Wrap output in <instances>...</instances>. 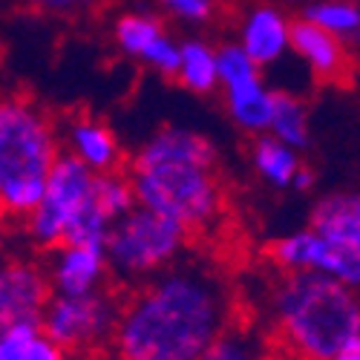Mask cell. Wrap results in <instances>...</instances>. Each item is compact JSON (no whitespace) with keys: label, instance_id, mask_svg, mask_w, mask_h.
Instances as JSON below:
<instances>
[{"label":"cell","instance_id":"cell-1","mask_svg":"<svg viewBox=\"0 0 360 360\" xmlns=\"http://www.w3.org/2000/svg\"><path fill=\"white\" fill-rule=\"evenodd\" d=\"M233 320L236 303L225 271L205 257L185 254L130 291L110 360H202Z\"/></svg>","mask_w":360,"mask_h":360},{"label":"cell","instance_id":"cell-2","mask_svg":"<svg viewBox=\"0 0 360 360\" xmlns=\"http://www.w3.org/2000/svg\"><path fill=\"white\" fill-rule=\"evenodd\" d=\"M139 205L182 222L191 233L211 231L225 211L217 150L202 133L159 130L127 167Z\"/></svg>","mask_w":360,"mask_h":360},{"label":"cell","instance_id":"cell-3","mask_svg":"<svg viewBox=\"0 0 360 360\" xmlns=\"http://www.w3.org/2000/svg\"><path fill=\"white\" fill-rule=\"evenodd\" d=\"M265 309L277 340L297 360H335L360 335V291L314 271H277Z\"/></svg>","mask_w":360,"mask_h":360},{"label":"cell","instance_id":"cell-4","mask_svg":"<svg viewBox=\"0 0 360 360\" xmlns=\"http://www.w3.org/2000/svg\"><path fill=\"white\" fill-rule=\"evenodd\" d=\"M58 156V130L41 104L26 96L6 98L0 107V205L6 217H32Z\"/></svg>","mask_w":360,"mask_h":360},{"label":"cell","instance_id":"cell-5","mask_svg":"<svg viewBox=\"0 0 360 360\" xmlns=\"http://www.w3.org/2000/svg\"><path fill=\"white\" fill-rule=\"evenodd\" d=\"M191 231L159 211L136 205L127 217L112 222L107 236V262L115 283L141 285L188 254Z\"/></svg>","mask_w":360,"mask_h":360},{"label":"cell","instance_id":"cell-6","mask_svg":"<svg viewBox=\"0 0 360 360\" xmlns=\"http://www.w3.org/2000/svg\"><path fill=\"white\" fill-rule=\"evenodd\" d=\"M122 300L110 288L93 294H55L41 320L44 332L67 352L70 360H86L89 354L112 346L115 326L122 317Z\"/></svg>","mask_w":360,"mask_h":360},{"label":"cell","instance_id":"cell-7","mask_svg":"<svg viewBox=\"0 0 360 360\" xmlns=\"http://www.w3.org/2000/svg\"><path fill=\"white\" fill-rule=\"evenodd\" d=\"M96 179L98 173L89 170L78 156H58L41 205L23 222V231L32 239V245L52 251L67 243L72 222L96 202Z\"/></svg>","mask_w":360,"mask_h":360},{"label":"cell","instance_id":"cell-8","mask_svg":"<svg viewBox=\"0 0 360 360\" xmlns=\"http://www.w3.org/2000/svg\"><path fill=\"white\" fill-rule=\"evenodd\" d=\"M265 257L277 271H314L360 291V248L320 233L311 225L274 239Z\"/></svg>","mask_w":360,"mask_h":360},{"label":"cell","instance_id":"cell-9","mask_svg":"<svg viewBox=\"0 0 360 360\" xmlns=\"http://www.w3.org/2000/svg\"><path fill=\"white\" fill-rule=\"evenodd\" d=\"M55 288L46 265L29 259H9L0 271V326L41 323Z\"/></svg>","mask_w":360,"mask_h":360},{"label":"cell","instance_id":"cell-10","mask_svg":"<svg viewBox=\"0 0 360 360\" xmlns=\"http://www.w3.org/2000/svg\"><path fill=\"white\" fill-rule=\"evenodd\" d=\"M46 274L52 280L55 294H70V297L107 288V277H112L104 248L70 245V243L49 251Z\"/></svg>","mask_w":360,"mask_h":360},{"label":"cell","instance_id":"cell-11","mask_svg":"<svg viewBox=\"0 0 360 360\" xmlns=\"http://www.w3.org/2000/svg\"><path fill=\"white\" fill-rule=\"evenodd\" d=\"M291 46L314 70L317 78L332 81V84L346 81L352 61H349V52L343 46V38L332 35L328 29L303 18V20L291 23Z\"/></svg>","mask_w":360,"mask_h":360},{"label":"cell","instance_id":"cell-12","mask_svg":"<svg viewBox=\"0 0 360 360\" xmlns=\"http://www.w3.org/2000/svg\"><path fill=\"white\" fill-rule=\"evenodd\" d=\"M239 44L254 58L259 67H268L283 58V52L291 46V23L285 15L274 6H257L248 12L243 23V38Z\"/></svg>","mask_w":360,"mask_h":360},{"label":"cell","instance_id":"cell-13","mask_svg":"<svg viewBox=\"0 0 360 360\" xmlns=\"http://www.w3.org/2000/svg\"><path fill=\"white\" fill-rule=\"evenodd\" d=\"M67 144L70 153L78 156L89 170L112 173L122 170V150L107 124L96 122L89 115H78L67 124Z\"/></svg>","mask_w":360,"mask_h":360},{"label":"cell","instance_id":"cell-14","mask_svg":"<svg viewBox=\"0 0 360 360\" xmlns=\"http://www.w3.org/2000/svg\"><path fill=\"white\" fill-rule=\"evenodd\" d=\"M309 225L360 248V191H338L323 196L309 217Z\"/></svg>","mask_w":360,"mask_h":360},{"label":"cell","instance_id":"cell-15","mask_svg":"<svg viewBox=\"0 0 360 360\" xmlns=\"http://www.w3.org/2000/svg\"><path fill=\"white\" fill-rule=\"evenodd\" d=\"M225 98L233 122L248 133H265L271 130L274 118V93H268L259 75L243 78L225 86Z\"/></svg>","mask_w":360,"mask_h":360},{"label":"cell","instance_id":"cell-16","mask_svg":"<svg viewBox=\"0 0 360 360\" xmlns=\"http://www.w3.org/2000/svg\"><path fill=\"white\" fill-rule=\"evenodd\" d=\"M0 360H70L41 323L0 326Z\"/></svg>","mask_w":360,"mask_h":360},{"label":"cell","instance_id":"cell-17","mask_svg":"<svg viewBox=\"0 0 360 360\" xmlns=\"http://www.w3.org/2000/svg\"><path fill=\"white\" fill-rule=\"evenodd\" d=\"M251 162H254L257 173L274 188H294V176L303 167V162L297 159V147L285 144L274 133L254 141Z\"/></svg>","mask_w":360,"mask_h":360},{"label":"cell","instance_id":"cell-18","mask_svg":"<svg viewBox=\"0 0 360 360\" xmlns=\"http://www.w3.org/2000/svg\"><path fill=\"white\" fill-rule=\"evenodd\" d=\"M179 81H182L193 93H214L219 81V61L217 49H211L205 41H188L182 44V70H179Z\"/></svg>","mask_w":360,"mask_h":360},{"label":"cell","instance_id":"cell-19","mask_svg":"<svg viewBox=\"0 0 360 360\" xmlns=\"http://www.w3.org/2000/svg\"><path fill=\"white\" fill-rule=\"evenodd\" d=\"M202 360H265V340L254 326L233 320L225 332L207 346Z\"/></svg>","mask_w":360,"mask_h":360},{"label":"cell","instance_id":"cell-20","mask_svg":"<svg viewBox=\"0 0 360 360\" xmlns=\"http://www.w3.org/2000/svg\"><path fill=\"white\" fill-rule=\"evenodd\" d=\"M271 133L297 150H303L309 144V112H306V104L297 96L283 93V89L274 93Z\"/></svg>","mask_w":360,"mask_h":360},{"label":"cell","instance_id":"cell-21","mask_svg":"<svg viewBox=\"0 0 360 360\" xmlns=\"http://www.w3.org/2000/svg\"><path fill=\"white\" fill-rule=\"evenodd\" d=\"M96 202L107 214L110 222H118L122 217H127L133 207L139 205L136 199V188L127 170H112V173H98L96 179Z\"/></svg>","mask_w":360,"mask_h":360},{"label":"cell","instance_id":"cell-22","mask_svg":"<svg viewBox=\"0 0 360 360\" xmlns=\"http://www.w3.org/2000/svg\"><path fill=\"white\" fill-rule=\"evenodd\" d=\"M306 20L328 29L338 38H357L360 35V6L354 0H323L306 9Z\"/></svg>","mask_w":360,"mask_h":360},{"label":"cell","instance_id":"cell-23","mask_svg":"<svg viewBox=\"0 0 360 360\" xmlns=\"http://www.w3.org/2000/svg\"><path fill=\"white\" fill-rule=\"evenodd\" d=\"M162 32V26L153 15H144V12H130L124 18H118L115 23V41L127 55L133 58H141L147 52V46L153 44Z\"/></svg>","mask_w":360,"mask_h":360},{"label":"cell","instance_id":"cell-24","mask_svg":"<svg viewBox=\"0 0 360 360\" xmlns=\"http://www.w3.org/2000/svg\"><path fill=\"white\" fill-rule=\"evenodd\" d=\"M217 61H219V81L222 86L228 84H236L243 78H251V75H259V64L245 52L243 44H225L217 49Z\"/></svg>","mask_w":360,"mask_h":360},{"label":"cell","instance_id":"cell-25","mask_svg":"<svg viewBox=\"0 0 360 360\" xmlns=\"http://www.w3.org/2000/svg\"><path fill=\"white\" fill-rule=\"evenodd\" d=\"M141 61L150 64L156 72L179 78V70H182V46L176 41H170L167 35H159L153 44L147 46V52L141 55Z\"/></svg>","mask_w":360,"mask_h":360},{"label":"cell","instance_id":"cell-26","mask_svg":"<svg viewBox=\"0 0 360 360\" xmlns=\"http://www.w3.org/2000/svg\"><path fill=\"white\" fill-rule=\"evenodd\" d=\"M162 4L167 12L185 20H207L214 12V0H162Z\"/></svg>","mask_w":360,"mask_h":360},{"label":"cell","instance_id":"cell-27","mask_svg":"<svg viewBox=\"0 0 360 360\" xmlns=\"http://www.w3.org/2000/svg\"><path fill=\"white\" fill-rule=\"evenodd\" d=\"M335 360H360V335H357L354 340H349V343L343 346V352H340Z\"/></svg>","mask_w":360,"mask_h":360},{"label":"cell","instance_id":"cell-28","mask_svg":"<svg viewBox=\"0 0 360 360\" xmlns=\"http://www.w3.org/2000/svg\"><path fill=\"white\" fill-rule=\"evenodd\" d=\"M311 182H314V173H311L309 167H300V173L294 176V188H297V191H309Z\"/></svg>","mask_w":360,"mask_h":360},{"label":"cell","instance_id":"cell-29","mask_svg":"<svg viewBox=\"0 0 360 360\" xmlns=\"http://www.w3.org/2000/svg\"><path fill=\"white\" fill-rule=\"evenodd\" d=\"M29 4H38V6H46V9H64L67 0H29Z\"/></svg>","mask_w":360,"mask_h":360},{"label":"cell","instance_id":"cell-30","mask_svg":"<svg viewBox=\"0 0 360 360\" xmlns=\"http://www.w3.org/2000/svg\"><path fill=\"white\" fill-rule=\"evenodd\" d=\"M72 4H93V0H67V6H72Z\"/></svg>","mask_w":360,"mask_h":360},{"label":"cell","instance_id":"cell-31","mask_svg":"<svg viewBox=\"0 0 360 360\" xmlns=\"http://www.w3.org/2000/svg\"><path fill=\"white\" fill-rule=\"evenodd\" d=\"M357 44H360V35H357Z\"/></svg>","mask_w":360,"mask_h":360}]
</instances>
